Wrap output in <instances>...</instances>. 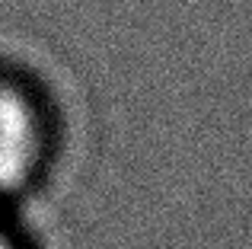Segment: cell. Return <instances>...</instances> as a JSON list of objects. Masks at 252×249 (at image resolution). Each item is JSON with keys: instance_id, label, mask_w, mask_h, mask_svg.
I'll return each mask as SVG.
<instances>
[{"instance_id": "obj_2", "label": "cell", "mask_w": 252, "mask_h": 249, "mask_svg": "<svg viewBox=\"0 0 252 249\" xmlns=\"http://www.w3.org/2000/svg\"><path fill=\"white\" fill-rule=\"evenodd\" d=\"M0 249H13V246H10V243H6V240H3V237H0Z\"/></svg>"}, {"instance_id": "obj_1", "label": "cell", "mask_w": 252, "mask_h": 249, "mask_svg": "<svg viewBox=\"0 0 252 249\" xmlns=\"http://www.w3.org/2000/svg\"><path fill=\"white\" fill-rule=\"evenodd\" d=\"M38 156V122L19 93L0 87V195L32 173Z\"/></svg>"}]
</instances>
